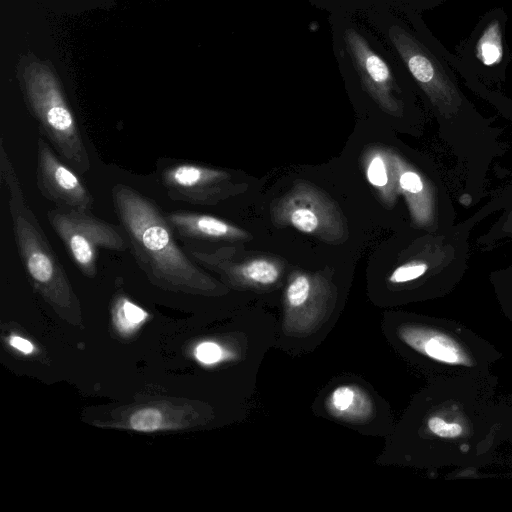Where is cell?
Wrapping results in <instances>:
<instances>
[{"label": "cell", "mask_w": 512, "mask_h": 512, "mask_svg": "<svg viewBox=\"0 0 512 512\" xmlns=\"http://www.w3.org/2000/svg\"><path fill=\"white\" fill-rule=\"evenodd\" d=\"M36 183L42 196L57 207L81 211L92 208L93 197L78 172L61 161L41 133L37 137Z\"/></svg>", "instance_id": "9"}, {"label": "cell", "mask_w": 512, "mask_h": 512, "mask_svg": "<svg viewBox=\"0 0 512 512\" xmlns=\"http://www.w3.org/2000/svg\"><path fill=\"white\" fill-rule=\"evenodd\" d=\"M9 344L24 354H30L34 350V346L31 342L19 336H11Z\"/></svg>", "instance_id": "21"}, {"label": "cell", "mask_w": 512, "mask_h": 512, "mask_svg": "<svg viewBox=\"0 0 512 512\" xmlns=\"http://www.w3.org/2000/svg\"><path fill=\"white\" fill-rule=\"evenodd\" d=\"M362 165L365 176L386 208H392L399 195L393 150L383 145H373L363 152Z\"/></svg>", "instance_id": "13"}, {"label": "cell", "mask_w": 512, "mask_h": 512, "mask_svg": "<svg viewBox=\"0 0 512 512\" xmlns=\"http://www.w3.org/2000/svg\"><path fill=\"white\" fill-rule=\"evenodd\" d=\"M393 161L397 173L399 193L407 201L412 219L423 224L428 218V196L425 183L415 170H413L397 153L393 151Z\"/></svg>", "instance_id": "14"}, {"label": "cell", "mask_w": 512, "mask_h": 512, "mask_svg": "<svg viewBox=\"0 0 512 512\" xmlns=\"http://www.w3.org/2000/svg\"><path fill=\"white\" fill-rule=\"evenodd\" d=\"M428 265L414 259L398 265L388 276V282L394 285L406 284L421 278L428 271Z\"/></svg>", "instance_id": "17"}, {"label": "cell", "mask_w": 512, "mask_h": 512, "mask_svg": "<svg viewBox=\"0 0 512 512\" xmlns=\"http://www.w3.org/2000/svg\"><path fill=\"white\" fill-rule=\"evenodd\" d=\"M129 423L136 431L152 432L160 428L162 414L155 408L141 409L131 415Z\"/></svg>", "instance_id": "18"}, {"label": "cell", "mask_w": 512, "mask_h": 512, "mask_svg": "<svg viewBox=\"0 0 512 512\" xmlns=\"http://www.w3.org/2000/svg\"><path fill=\"white\" fill-rule=\"evenodd\" d=\"M194 354L199 362L211 365L222 358V349L214 342H202L195 348Z\"/></svg>", "instance_id": "19"}, {"label": "cell", "mask_w": 512, "mask_h": 512, "mask_svg": "<svg viewBox=\"0 0 512 512\" xmlns=\"http://www.w3.org/2000/svg\"><path fill=\"white\" fill-rule=\"evenodd\" d=\"M165 215L173 231L187 239L238 242L253 238L245 229L212 215L183 210Z\"/></svg>", "instance_id": "12"}, {"label": "cell", "mask_w": 512, "mask_h": 512, "mask_svg": "<svg viewBox=\"0 0 512 512\" xmlns=\"http://www.w3.org/2000/svg\"><path fill=\"white\" fill-rule=\"evenodd\" d=\"M343 40L363 90L383 112L401 116L402 102L396 95L398 87L387 63L357 30L346 28Z\"/></svg>", "instance_id": "10"}, {"label": "cell", "mask_w": 512, "mask_h": 512, "mask_svg": "<svg viewBox=\"0 0 512 512\" xmlns=\"http://www.w3.org/2000/svg\"><path fill=\"white\" fill-rule=\"evenodd\" d=\"M19 84L39 132L76 172H88L91 162L87 148L51 64L38 59L26 62L19 74Z\"/></svg>", "instance_id": "4"}, {"label": "cell", "mask_w": 512, "mask_h": 512, "mask_svg": "<svg viewBox=\"0 0 512 512\" xmlns=\"http://www.w3.org/2000/svg\"><path fill=\"white\" fill-rule=\"evenodd\" d=\"M47 219L77 267L88 277L97 273L99 248L122 252L129 246L124 231L89 211L56 207Z\"/></svg>", "instance_id": "6"}, {"label": "cell", "mask_w": 512, "mask_h": 512, "mask_svg": "<svg viewBox=\"0 0 512 512\" xmlns=\"http://www.w3.org/2000/svg\"><path fill=\"white\" fill-rule=\"evenodd\" d=\"M277 228L292 227L330 244H343L349 238L347 219L336 201L320 187L305 180L294 182L269 207Z\"/></svg>", "instance_id": "5"}, {"label": "cell", "mask_w": 512, "mask_h": 512, "mask_svg": "<svg viewBox=\"0 0 512 512\" xmlns=\"http://www.w3.org/2000/svg\"><path fill=\"white\" fill-rule=\"evenodd\" d=\"M388 36L411 75L431 99L437 101L449 93V84L437 64L412 35L392 25Z\"/></svg>", "instance_id": "11"}, {"label": "cell", "mask_w": 512, "mask_h": 512, "mask_svg": "<svg viewBox=\"0 0 512 512\" xmlns=\"http://www.w3.org/2000/svg\"><path fill=\"white\" fill-rule=\"evenodd\" d=\"M112 203L137 264L154 281L209 292L216 282L177 244L165 213L131 186H113Z\"/></svg>", "instance_id": "2"}, {"label": "cell", "mask_w": 512, "mask_h": 512, "mask_svg": "<svg viewBox=\"0 0 512 512\" xmlns=\"http://www.w3.org/2000/svg\"><path fill=\"white\" fill-rule=\"evenodd\" d=\"M477 55L483 64L494 65L502 59L501 31L497 21L492 22L477 43Z\"/></svg>", "instance_id": "15"}, {"label": "cell", "mask_w": 512, "mask_h": 512, "mask_svg": "<svg viewBox=\"0 0 512 512\" xmlns=\"http://www.w3.org/2000/svg\"><path fill=\"white\" fill-rule=\"evenodd\" d=\"M398 337L433 379L488 375L503 357L472 329L447 319H412L399 326Z\"/></svg>", "instance_id": "3"}, {"label": "cell", "mask_w": 512, "mask_h": 512, "mask_svg": "<svg viewBox=\"0 0 512 512\" xmlns=\"http://www.w3.org/2000/svg\"><path fill=\"white\" fill-rule=\"evenodd\" d=\"M147 316L145 310L125 297H120L114 306V323L124 334H129L137 329Z\"/></svg>", "instance_id": "16"}, {"label": "cell", "mask_w": 512, "mask_h": 512, "mask_svg": "<svg viewBox=\"0 0 512 512\" xmlns=\"http://www.w3.org/2000/svg\"><path fill=\"white\" fill-rule=\"evenodd\" d=\"M354 396V391L350 387L340 386L333 391L331 402L336 410L345 411L352 405Z\"/></svg>", "instance_id": "20"}, {"label": "cell", "mask_w": 512, "mask_h": 512, "mask_svg": "<svg viewBox=\"0 0 512 512\" xmlns=\"http://www.w3.org/2000/svg\"><path fill=\"white\" fill-rule=\"evenodd\" d=\"M496 388L492 373L433 379L418 427L429 466L477 470L512 439V406Z\"/></svg>", "instance_id": "1"}, {"label": "cell", "mask_w": 512, "mask_h": 512, "mask_svg": "<svg viewBox=\"0 0 512 512\" xmlns=\"http://www.w3.org/2000/svg\"><path fill=\"white\" fill-rule=\"evenodd\" d=\"M511 296L504 300V312L509 321L512 323V287L510 289Z\"/></svg>", "instance_id": "22"}, {"label": "cell", "mask_w": 512, "mask_h": 512, "mask_svg": "<svg viewBox=\"0 0 512 512\" xmlns=\"http://www.w3.org/2000/svg\"><path fill=\"white\" fill-rule=\"evenodd\" d=\"M161 182L169 197L195 205H217L248 189L227 170L194 162H176L161 172Z\"/></svg>", "instance_id": "7"}, {"label": "cell", "mask_w": 512, "mask_h": 512, "mask_svg": "<svg viewBox=\"0 0 512 512\" xmlns=\"http://www.w3.org/2000/svg\"><path fill=\"white\" fill-rule=\"evenodd\" d=\"M197 263L235 284L267 288L276 285L285 270V260L277 255L223 246L213 251L187 247Z\"/></svg>", "instance_id": "8"}]
</instances>
